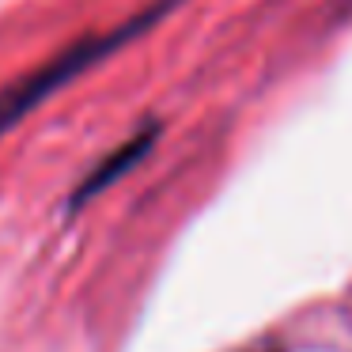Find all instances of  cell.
I'll return each mask as SVG.
<instances>
[{"label":"cell","mask_w":352,"mask_h":352,"mask_svg":"<svg viewBox=\"0 0 352 352\" xmlns=\"http://www.w3.org/2000/svg\"><path fill=\"white\" fill-rule=\"evenodd\" d=\"M178 4H182V0H152L144 12L129 16L122 27H114V31L84 34L80 42L65 46L61 54L50 57L46 65H38L34 72L19 76L16 84H8V87H0V133H8L12 125L23 122L34 107H42L50 95H57L61 87H69L76 76H84L87 69H95V65L107 61L110 54H118L122 46H129L133 38L148 34L163 16H167V12H175Z\"/></svg>","instance_id":"cell-1"},{"label":"cell","mask_w":352,"mask_h":352,"mask_svg":"<svg viewBox=\"0 0 352 352\" xmlns=\"http://www.w3.org/2000/svg\"><path fill=\"white\" fill-rule=\"evenodd\" d=\"M155 137H160V125H155V122H148L144 129L137 133V137H129L122 148H114V152H110L107 160H102L99 167H95L91 175L84 178V182H80V190L72 193V208H76V205H84L87 197H95V193H102L110 182H118V178L125 175V170H133V167H137V163L144 160L148 152H152Z\"/></svg>","instance_id":"cell-2"}]
</instances>
